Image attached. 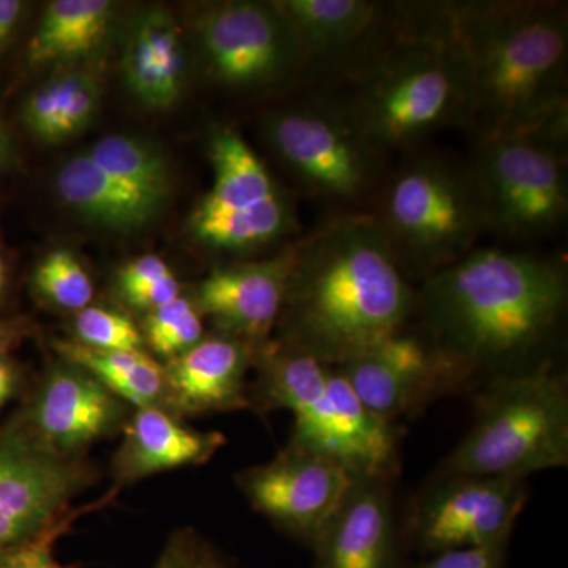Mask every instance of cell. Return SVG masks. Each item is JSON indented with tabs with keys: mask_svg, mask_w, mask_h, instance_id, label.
Segmentation results:
<instances>
[{
	"mask_svg": "<svg viewBox=\"0 0 568 568\" xmlns=\"http://www.w3.org/2000/svg\"><path fill=\"white\" fill-rule=\"evenodd\" d=\"M568 278L562 261L474 248L424 280L416 312L424 332L465 377H493L547 361L562 328Z\"/></svg>",
	"mask_w": 568,
	"mask_h": 568,
	"instance_id": "obj_1",
	"label": "cell"
},
{
	"mask_svg": "<svg viewBox=\"0 0 568 568\" xmlns=\"http://www.w3.org/2000/svg\"><path fill=\"white\" fill-rule=\"evenodd\" d=\"M465 69L459 126L477 148L545 133L567 138L568 17L562 3L446 2Z\"/></svg>",
	"mask_w": 568,
	"mask_h": 568,
	"instance_id": "obj_2",
	"label": "cell"
},
{
	"mask_svg": "<svg viewBox=\"0 0 568 568\" xmlns=\"http://www.w3.org/2000/svg\"><path fill=\"white\" fill-rule=\"evenodd\" d=\"M417 293L375 215H336L297 244L283 345L339 366L406 327Z\"/></svg>",
	"mask_w": 568,
	"mask_h": 568,
	"instance_id": "obj_3",
	"label": "cell"
},
{
	"mask_svg": "<svg viewBox=\"0 0 568 568\" xmlns=\"http://www.w3.org/2000/svg\"><path fill=\"white\" fill-rule=\"evenodd\" d=\"M328 91L384 155L458 125L465 69L448 29L446 2L394 7L386 31Z\"/></svg>",
	"mask_w": 568,
	"mask_h": 568,
	"instance_id": "obj_4",
	"label": "cell"
},
{
	"mask_svg": "<svg viewBox=\"0 0 568 568\" xmlns=\"http://www.w3.org/2000/svg\"><path fill=\"white\" fill-rule=\"evenodd\" d=\"M260 399L290 410L291 444L334 459L357 480H390L398 469V429L361 402L334 365L283 343L256 351Z\"/></svg>",
	"mask_w": 568,
	"mask_h": 568,
	"instance_id": "obj_5",
	"label": "cell"
},
{
	"mask_svg": "<svg viewBox=\"0 0 568 568\" xmlns=\"http://www.w3.org/2000/svg\"><path fill=\"white\" fill-rule=\"evenodd\" d=\"M568 465L567 377L551 358L493 377L439 477L521 478Z\"/></svg>",
	"mask_w": 568,
	"mask_h": 568,
	"instance_id": "obj_6",
	"label": "cell"
},
{
	"mask_svg": "<svg viewBox=\"0 0 568 568\" xmlns=\"http://www.w3.org/2000/svg\"><path fill=\"white\" fill-rule=\"evenodd\" d=\"M376 220L406 275L436 274L488 231L473 168L436 155L407 162L388 183Z\"/></svg>",
	"mask_w": 568,
	"mask_h": 568,
	"instance_id": "obj_7",
	"label": "cell"
},
{
	"mask_svg": "<svg viewBox=\"0 0 568 568\" xmlns=\"http://www.w3.org/2000/svg\"><path fill=\"white\" fill-rule=\"evenodd\" d=\"M263 130L287 171L324 203H358L381 181L386 155L328 89L310 102L265 115Z\"/></svg>",
	"mask_w": 568,
	"mask_h": 568,
	"instance_id": "obj_8",
	"label": "cell"
},
{
	"mask_svg": "<svg viewBox=\"0 0 568 568\" xmlns=\"http://www.w3.org/2000/svg\"><path fill=\"white\" fill-rule=\"evenodd\" d=\"M470 168L488 231L508 241H537L566 222L567 140L544 133L503 138L477 148Z\"/></svg>",
	"mask_w": 568,
	"mask_h": 568,
	"instance_id": "obj_9",
	"label": "cell"
},
{
	"mask_svg": "<svg viewBox=\"0 0 568 568\" xmlns=\"http://www.w3.org/2000/svg\"><path fill=\"white\" fill-rule=\"evenodd\" d=\"M197 40L209 73L233 91H265L308 70L305 52L275 3L222 2L197 21Z\"/></svg>",
	"mask_w": 568,
	"mask_h": 568,
	"instance_id": "obj_10",
	"label": "cell"
},
{
	"mask_svg": "<svg viewBox=\"0 0 568 568\" xmlns=\"http://www.w3.org/2000/svg\"><path fill=\"white\" fill-rule=\"evenodd\" d=\"M526 500L521 478L439 477L407 514V536L432 556L507 544Z\"/></svg>",
	"mask_w": 568,
	"mask_h": 568,
	"instance_id": "obj_11",
	"label": "cell"
},
{
	"mask_svg": "<svg viewBox=\"0 0 568 568\" xmlns=\"http://www.w3.org/2000/svg\"><path fill=\"white\" fill-rule=\"evenodd\" d=\"M92 476L81 458L51 454L14 426L0 433V552L65 517Z\"/></svg>",
	"mask_w": 568,
	"mask_h": 568,
	"instance_id": "obj_12",
	"label": "cell"
},
{
	"mask_svg": "<svg viewBox=\"0 0 568 568\" xmlns=\"http://www.w3.org/2000/svg\"><path fill=\"white\" fill-rule=\"evenodd\" d=\"M357 478L315 452L293 446L272 462L239 474V487L254 510L313 545Z\"/></svg>",
	"mask_w": 568,
	"mask_h": 568,
	"instance_id": "obj_13",
	"label": "cell"
},
{
	"mask_svg": "<svg viewBox=\"0 0 568 568\" xmlns=\"http://www.w3.org/2000/svg\"><path fill=\"white\" fill-rule=\"evenodd\" d=\"M336 368L368 410L390 424L465 383L424 331L413 334L406 327Z\"/></svg>",
	"mask_w": 568,
	"mask_h": 568,
	"instance_id": "obj_14",
	"label": "cell"
},
{
	"mask_svg": "<svg viewBox=\"0 0 568 568\" xmlns=\"http://www.w3.org/2000/svg\"><path fill=\"white\" fill-rule=\"evenodd\" d=\"M125 410L126 403L100 381L67 364L44 377L20 424L11 426L51 454L81 458L92 444L125 425Z\"/></svg>",
	"mask_w": 568,
	"mask_h": 568,
	"instance_id": "obj_15",
	"label": "cell"
},
{
	"mask_svg": "<svg viewBox=\"0 0 568 568\" xmlns=\"http://www.w3.org/2000/svg\"><path fill=\"white\" fill-rule=\"evenodd\" d=\"M295 252L297 245L271 260L212 268L197 286L194 304L222 334L260 349L282 317Z\"/></svg>",
	"mask_w": 568,
	"mask_h": 568,
	"instance_id": "obj_16",
	"label": "cell"
},
{
	"mask_svg": "<svg viewBox=\"0 0 568 568\" xmlns=\"http://www.w3.org/2000/svg\"><path fill=\"white\" fill-rule=\"evenodd\" d=\"M256 349L235 336H204L200 343L163 365L166 410L174 416H201L250 409L246 373Z\"/></svg>",
	"mask_w": 568,
	"mask_h": 568,
	"instance_id": "obj_17",
	"label": "cell"
},
{
	"mask_svg": "<svg viewBox=\"0 0 568 568\" xmlns=\"http://www.w3.org/2000/svg\"><path fill=\"white\" fill-rule=\"evenodd\" d=\"M282 11L305 52L308 69L338 77L386 31L394 7L372 0H282Z\"/></svg>",
	"mask_w": 568,
	"mask_h": 568,
	"instance_id": "obj_18",
	"label": "cell"
},
{
	"mask_svg": "<svg viewBox=\"0 0 568 568\" xmlns=\"http://www.w3.org/2000/svg\"><path fill=\"white\" fill-rule=\"evenodd\" d=\"M312 547L317 568H394L396 529L386 481L355 480Z\"/></svg>",
	"mask_w": 568,
	"mask_h": 568,
	"instance_id": "obj_19",
	"label": "cell"
},
{
	"mask_svg": "<svg viewBox=\"0 0 568 568\" xmlns=\"http://www.w3.org/2000/svg\"><path fill=\"white\" fill-rule=\"evenodd\" d=\"M226 444L219 432H197L163 407H141L123 426L112 459L119 484H134L179 467L205 465Z\"/></svg>",
	"mask_w": 568,
	"mask_h": 568,
	"instance_id": "obj_20",
	"label": "cell"
},
{
	"mask_svg": "<svg viewBox=\"0 0 568 568\" xmlns=\"http://www.w3.org/2000/svg\"><path fill=\"white\" fill-rule=\"evenodd\" d=\"M122 73L130 92L153 110L178 102L186 80V52L178 22L164 10L134 20L125 41Z\"/></svg>",
	"mask_w": 568,
	"mask_h": 568,
	"instance_id": "obj_21",
	"label": "cell"
},
{
	"mask_svg": "<svg viewBox=\"0 0 568 568\" xmlns=\"http://www.w3.org/2000/svg\"><path fill=\"white\" fill-rule=\"evenodd\" d=\"M55 189L63 203L82 219L112 230L140 227L163 207L115 181L88 152L63 164Z\"/></svg>",
	"mask_w": 568,
	"mask_h": 568,
	"instance_id": "obj_22",
	"label": "cell"
},
{
	"mask_svg": "<svg viewBox=\"0 0 568 568\" xmlns=\"http://www.w3.org/2000/svg\"><path fill=\"white\" fill-rule=\"evenodd\" d=\"M212 189L197 205L205 212H244L283 194L263 160L233 129L212 134Z\"/></svg>",
	"mask_w": 568,
	"mask_h": 568,
	"instance_id": "obj_23",
	"label": "cell"
},
{
	"mask_svg": "<svg viewBox=\"0 0 568 568\" xmlns=\"http://www.w3.org/2000/svg\"><path fill=\"white\" fill-rule=\"evenodd\" d=\"M67 364L80 366L126 405L166 409L163 365L144 351L92 349L78 342L55 345Z\"/></svg>",
	"mask_w": 568,
	"mask_h": 568,
	"instance_id": "obj_24",
	"label": "cell"
},
{
	"mask_svg": "<svg viewBox=\"0 0 568 568\" xmlns=\"http://www.w3.org/2000/svg\"><path fill=\"white\" fill-rule=\"evenodd\" d=\"M114 11L110 0L51 2L29 43L33 63L71 62L91 54L106 36Z\"/></svg>",
	"mask_w": 568,
	"mask_h": 568,
	"instance_id": "obj_25",
	"label": "cell"
},
{
	"mask_svg": "<svg viewBox=\"0 0 568 568\" xmlns=\"http://www.w3.org/2000/svg\"><path fill=\"white\" fill-rule=\"evenodd\" d=\"M295 226L293 205L283 194L244 212H205L192 216L194 237L220 252L246 253L274 244Z\"/></svg>",
	"mask_w": 568,
	"mask_h": 568,
	"instance_id": "obj_26",
	"label": "cell"
},
{
	"mask_svg": "<svg viewBox=\"0 0 568 568\" xmlns=\"http://www.w3.org/2000/svg\"><path fill=\"white\" fill-rule=\"evenodd\" d=\"M88 153L122 185L160 205L166 203L170 170L162 153L153 145L125 134H111L97 141Z\"/></svg>",
	"mask_w": 568,
	"mask_h": 568,
	"instance_id": "obj_27",
	"label": "cell"
},
{
	"mask_svg": "<svg viewBox=\"0 0 568 568\" xmlns=\"http://www.w3.org/2000/svg\"><path fill=\"white\" fill-rule=\"evenodd\" d=\"M142 336L156 354L171 361L204 338L203 315L193 301L181 295L148 313Z\"/></svg>",
	"mask_w": 568,
	"mask_h": 568,
	"instance_id": "obj_28",
	"label": "cell"
},
{
	"mask_svg": "<svg viewBox=\"0 0 568 568\" xmlns=\"http://www.w3.org/2000/svg\"><path fill=\"white\" fill-rule=\"evenodd\" d=\"M41 297L69 312H81L91 306L93 282L80 261L67 250H54L41 260L33 275Z\"/></svg>",
	"mask_w": 568,
	"mask_h": 568,
	"instance_id": "obj_29",
	"label": "cell"
},
{
	"mask_svg": "<svg viewBox=\"0 0 568 568\" xmlns=\"http://www.w3.org/2000/svg\"><path fill=\"white\" fill-rule=\"evenodd\" d=\"M74 335L81 345L102 351H141L144 336L123 313L88 306L74 317Z\"/></svg>",
	"mask_w": 568,
	"mask_h": 568,
	"instance_id": "obj_30",
	"label": "cell"
},
{
	"mask_svg": "<svg viewBox=\"0 0 568 568\" xmlns=\"http://www.w3.org/2000/svg\"><path fill=\"white\" fill-rule=\"evenodd\" d=\"M84 77L80 71L59 74L31 93L24 104V122L39 140L55 142L62 112Z\"/></svg>",
	"mask_w": 568,
	"mask_h": 568,
	"instance_id": "obj_31",
	"label": "cell"
},
{
	"mask_svg": "<svg viewBox=\"0 0 568 568\" xmlns=\"http://www.w3.org/2000/svg\"><path fill=\"white\" fill-rule=\"evenodd\" d=\"M111 499L112 495L103 497L92 506L71 508L65 517L59 519L39 537L26 541L20 547L0 552V568H61L55 556L59 540L69 532L78 518L95 508L106 506Z\"/></svg>",
	"mask_w": 568,
	"mask_h": 568,
	"instance_id": "obj_32",
	"label": "cell"
},
{
	"mask_svg": "<svg viewBox=\"0 0 568 568\" xmlns=\"http://www.w3.org/2000/svg\"><path fill=\"white\" fill-rule=\"evenodd\" d=\"M100 93L102 92H100L99 82L91 74L85 73L80 88L73 93L62 112L55 130V142L69 140L89 125L93 114L99 110Z\"/></svg>",
	"mask_w": 568,
	"mask_h": 568,
	"instance_id": "obj_33",
	"label": "cell"
},
{
	"mask_svg": "<svg viewBox=\"0 0 568 568\" xmlns=\"http://www.w3.org/2000/svg\"><path fill=\"white\" fill-rule=\"evenodd\" d=\"M507 544L489 547L452 549L433 555L418 568H504V551Z\"/></svg>",
	"mask_w": 568,
	"mask_h": 568,
	"instance_id": "obj_34",
	"label": "cell"
},
{
	"mask_svg": "<svg viewBox=\"0 0 568 568\" xmlns=\"http://www.w3.org/2000/svg\"><path fill=\"white\" fill-rule=\"evenodd\" d=\"M170 265L164 263L162 257L156 254H144L119 271L118 283L122 297L130 298L134 294L141 293L152 283L159 282L163 276L171 274Z\"/></svg>",
	"mask_w": 568,
	"mask_h": 568,
	"instance_id": "obj_35",
	"label": "cell"
},
{
	"mask_svg": "<svg viewBox=\"0 0 568 568\" xmlns=\"http://www.w3.org/2000/svg\"><path fill=\"white\" fill-rule=\"evenodd\" d=\"M178 297H181V283L171 272L170 275L152 283L151 286L145 287L141 293L126 298V304L134 306V308L152 312V310L170 304V302L175 301Z\"/></svg>",
	"mask_w": 568,
	"mask_h": 568,
	"instance_id": "obj_36",
	"label": "cell"
},
{
	"mask_svg": "<svg viewBox=\"0 0 568 568\" xmlns=\"http://www.w3.org/2000/svg\"><path fill=\"white\" fill-rule=\"evenodd\" d=\"M200 547L193 537L181 536L171 541L155 568H194Z\"/></svg>",
	"mask_w": 568,
	"mask_h": 568,
	"instance_id": "obj_37",
	"label": "cell"
},
{
	"mask_svg": "<svg viewBox=\"0 0 568 568\" xmlns=\"http://www.w3.org/2000/svg\"><path fill=\"white\" fill-rule=\"evenodd\" d=\"M22 3L18 0H0V48L9 40L14 26L20 21Z\"/></svg>",
	"mask_w": 568,
	"mask_h": 568,
	"instance_id": "obj_38",
	"label": "cell"
},
{
	"mask_svg": "<svg viewBox=\"0 0 568 568\" xmlns=\"http://www.w3.org/2000/svg\"><path fill=\"white\" fill-rule=\"evenodd\" d=\"M17 387V372L9 362L0 357V409L9 402Z\"/></svg>",
	"mask_w": 568,
	"mask_h": 568,
	"instance_id": "obj_39",
	"label": "cell"
},
{
	"mask_svg": "<svg viewBox=\"0 0 568 568\" xmlns=\"http://www.w3.org/2000/svg\"><path fill=\"white\" fill-rule=\"evenodd\" d=\"M194 568H223L219 559L215 558L213 552L209 551L205 547H200L196 558V567Z\"/></svg>",
	"mask_w": 568,
	"mask_h": 568,
	"instance_id": "obj_40",
	"label": "cell"
},
{
	"mask_svg": "<svg viewBox=\"0 0 568 568\" xmlns=\"http://www.w3.org/2000/svg\"><path fill=\"white\" fill-rule=\"evenodd\" d=\"M10 151V141L9 136H7L6 129H3L2 123H0V162L7 159Z\"/></svg>",
	"mask_w": 568,
	"mask_h": 568,
	"instance_id": "obj_41",
	"label": "cell"
},
{
	"mask_svg": "<svg viewBox=\"0 0 568 568\" xmlns=\"http://www.w3.org/2000/svg\"><path fill=\"white\" fill-rule=\"evenodd\" d=\"M9 332L6 331V327H2V325H0V355H2L3 351H6L7 345H9Z\"/></svg>",
	"mask_w": 568,
	"mask_h": 568,
	"instance_id": "obj_42",
	"label": "cell"
},
{
	"mask_svg": "<svg viewBox=\"0 0 568 568\" xmlns=\"http://www.w3.org/2000/svg\"><path fill=\"white\" fill-rule=\"evenodd\" d=\"M7 282V268L6 263H3L2 254H0V294H2L3 287H6Z\"/></svg>",
	"mask_w": 568,
	"mask_h": 568,
	"instance_id": "obj_43",
	"label": "cell"
}]
</instances>
